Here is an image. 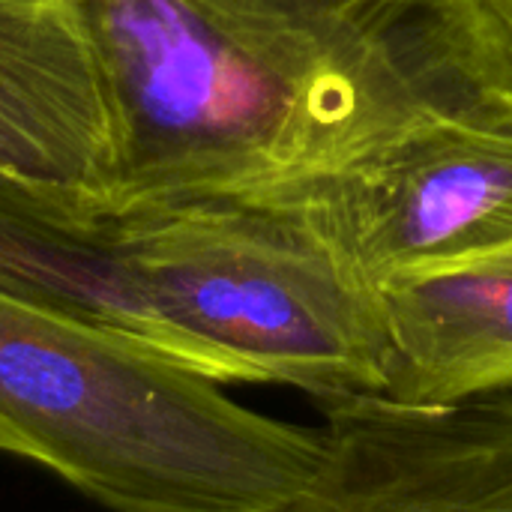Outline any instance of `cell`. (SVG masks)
Returning <instances> with one entry per match:
<instances>
[{"label":"cell","mask_w":512,"mask_h":512,"mask_svg":"<svg viewBox=\"0 0 512 512\" xmlns=\"http://www.w3.org/2000/svg\"><path fill=\"white\" fill-rule=\"evenodd\" d=\"M117 108V219L333 213L411 141L512 126L510 0H78ZM111 222V225H114Z\"/></svg>","instance_id":"obj_1"},{"label":"cell","mask_w":512,"mask_h":512,"mask_svg":"<svg viewBox=\"0 0 512 512\" xmlns=\"http://www.w3.org/2000/svg\"><path fill=\"white\" fill-rule=\"evenodd\" d=\"M0 288L120 330L171 357L159 327L129 288L111 243L84 234L6 177H0Z\"/></svg>","instance_id":"obj_8"},{"label":"cell","mask_w":512,"mask_h":512,"mask_svg":"<svg viewBox=\"0 0 512 512\" xmlns=\"http://www.w3.org/2000/svg\"><path fill=\"white\" fill-rule=\"evenodd\" d=\"M378 288L384 393L405 408H456L512 390V249L393 273Z\"/></svg>","instance_id":"obj_7"},{"label":"cell","mask_w":512,"mask_h":512,"mask_svg":"<svg viewBox=\"0 0 512 512\" xmlns=\"http://www.w3.org/2000/svg\"><path fill=\"white\" fill-rule=\"evenodd\" d=\"M108 243L180 366L324 408L384 393L378 288L318 213L159 210L117 219Z\"/></svg>","instance_id":"obj_3"},{"label":"cell","mask_w":512,"mask_h":512,"mask_svg":"<svg viewBox=\"0 0 512 512\" xmlns=\"http://www.w3.org/2000/svg\"><path fill=\"white\" fill-rule=\"evenodd\" d=\"M324 225L372 282L507 252L512 126H450L411 141Z\"/></svg>","instance_id":"obj_6"},{"label":"cell","mask_w":512,"mask_h":512,"mask_svg":"<svg viewBox=\"0 0 512 512\" xmlns=\"http://www.w3.org/2000/svg\"><path fill=\"white\" fill-rule=\"evenodd\" d=\"M144 342L0 288V450L111 512H279L324 456L321 426L228 399Z\"/></svg>","instance_id":"obj_2"},{"label":"cell","mask_w":512,"mask_h":512,"mask_svg":"<svg viewBox=\"0 0 512 512\" xmlns=\"http://www.w3.org/2000/svg\"><path fill=\"white\" fill-rule=\"evenodd\" d=\"M510 12H512V0H510Z\"/></svg>","instance_id":"obj_9"},{"label":"cell","mask_w":512,"mask_h":512,"mask_svg":"<svg viewBox=\"0 0 512 512\" xmlns=\"http://www.w3.org/2000/svg\"><path fill=\"white\" fill-rule=\"evenodd\" d=\"M0 177L108 243L123 141L78 0H0Z\"/></svg>","instance_id":"obj_4"},{"label":"cell","mask_w":512,"mask_h":512,"mask_svg":"<svg viewBox=\"0 0 512 512\" xmlns=\"http://www.w3.org/2000/svg\"><path fill=\"white\" fill-rule=\"evenodd\" d=\"M324 456L279 512H512V390L456 408L330 405Z\"/></svg>","instance_id":"obj_5"}]
</instances>
